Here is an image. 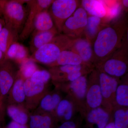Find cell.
Here are the masks:
<instances>
[{
	"mask_svg": "<svg viewBox=\"0 0 128 128\" xmlns=\"http://www.w3.org/2000/svg\"><path fill=\"white\" fill-rule=\"evenodd\" d=\"M86 99L89 106L92 108H96L100 105L102 95L100 86L98 85L92 86L88 92Z\"/></svg>",
	"mask_w": 128,
	"mask_h": 128,
	"instance_id": "24",
	"label": "cell"
},
{
	"mask_svg": "<svg viewBox=\"0 0 128 128\" xmlns=\"http://www.w3.org/2000/svg\"><path fill=\"white\" fill-rule=\"evenodd\" d=\"M82 59L77 54L68 49L63 50L54 63L50 66H56L66 65H80Z\"/></svg>",
	"mask_w": 128,
	"mask_h": 128,
	"instance_id": "18",
	"label": "cell"
},
{
	"mask_svg": "<svg viewBox=\"0 0 128 128\" xmlns=\"http://www.w3.org/2000/svg\"><path fill=\"white\" fill-rule=\"evenodd\" d=\"M58 128H76V125L73 122L68 121L63 123Z\"/></svg>",
	"mask_w": 128,
	"mask_h": 128,
	"instance_id": "33",
	"label": "cell"
},
{
	"mask_svg": "<svg viewBox=\"0 0 128 128\" xmlns=\"http://www.w3.org/2000/svg\"><path fill=\"white\" fill-rule=\"evenodd\" d=\"M102 18L90 16H88L87 25L84 33L86 38L92 43V41L96 38L98 32L102 27Z\"/></svg>",
	"mask_w": 128,
	"mask_h": 128,
	"instance_id": "22",
	"label": "cell"
},
{
	"mask_svg": "<svg viewBox=\"0 0 128 128\" xmlns=\"http://www.w3.org/2000/svg\"><path fill=\"white\" fill-rule=\"evenodd\" d=\"M25 80L18 70L16 80L8 95L9 104L25 106L26 97L24 88Z\"/></svg>",
	"mask_w": 128,
	"mask_h": 128,
	"instance_id": "10",
	"label": "cell"
},
{
	"mask_svg": "<svg viewBox=\"0 0 128 128\" xmlns=\"http://www.w3.org/2000/svg\"><path fill=\"white\" fill-rule=\"evenodd\" d=\"M46 84L34 81L30 78L25 80L24 83L25 97V107L27 109L37 107L44 94Z\"/></svg>",
	"mask_w": 128,
	"mask_h": 128,
	"instance_id": "8",
	"label": "cell"
},
{
	"mask_svg": "<svg viewBox=\"0 0 128 128\" xmlns=\"http://www.w3.org/2000/svg\"><path fill=\"white\" fill-rule=\"evenodd\" d=\"M48 9L42 11L37 16L34 22V29L32 34L38 32L48 31L55 28Z\"/></svg>",
	"mask_w": 128,
	"mask_h": 128,
	"instance_id": "13",
	"label": "cell"
},
{
	"mask_svg": "<svg viewBox=\"0 0 128 128\" xmlns=\"http://www.w3.org/2000/svg\"><path fill=\"white\" fill-rule=\"evenodd\" d=\"M6 25L2 14H0V32Z\"/></svg>",
	"mask_w": 128,
	"mask_h": 128,
	"instance_id": "34",
	"label": "cell"
},
{
	"mask_svg": "<svg viewBox=\"0 0 128 128\" xmlns=\"http://www.w3.org/2000/svg\"><path fill=\"white\" fill-rule=\"evenodd\" d=\"M18 70L10 60L4 59L0 64V96L2 102L8 96Z\"/></svg>",
	"mask_w": 128,
	"mask_h": 128,
	"instance_id": "7",
	"label": "cell"
},
{
	"mask_svg": "<svg viewBox=\"0 0 128 128\" xmlns=\"http://www.w3.org/2000/svg\"><path fill=\"white\" fill-rule=\"evenodd\" d=\"M29 128H52V118L44 112L36 111L29 116Z\"/></svg>",
	"mask_w": 128,
	"mask_h": 128,
	"instance_id": "19",
	"label": "cell"
},
{
	"mask_svg": "<svg viewBox=\"0 0 128 128\" xmlns=\"http://www.w3.org/2000/svg\"><path fill=\"white\" fill-rule=\"evenodd\" d=\"M26 0H0V9L6 25L19 34L27 15L24 4Z\"/></svg>",
	"mask_w": 128,
	"mask_h": 128,
	"instance_id": "3",
	"label": "cell"
},
{
	"mask_svg": "<svg viewBox=\"0 0 128 128\" xmlns=\"http://www.w3.org/2000/svg\"><path fill=\"white\" fill-rule=\"evenodd\" d=\"M70 87L78 97L83 98L86 93L87 89L86 78L84 76H81L76 80L72 82Z\"/></svg>",
	"mask_w": 128,
	"mask_h": 128,
	"instance_id": "25",
	"label": "cell"
},
{
	"mask_svg": "<svg viewBox=\"0 0 128 128\" xmlns=\"http://www.w3.org/2000/svg\"><path fill=\"white\" fill-rule=\"evenodd\" d=\"M77 6L75 0H54L49 12L58 32H62L65 22L75 11Z\"/></svg>",
	"mask_w": 128,
	"mask_h": 128,
	"instance_id": "4",
	"label": "cell"
},
{
	"mask_svg": "<svg viewBox=\"0 0 128 128\" xmlns=\"http://www.w3.org/2000/svg\"><path fill=\"white\" fill-rule=\"evenodd\" d=\"M49 71L46 70H38L31 76L30 79L34 81L42 82L46 84L51 78Z\"/></svg>",
	"mask_w": 128,
	"mask_h": 128,
	"instance_id": "31",
	"label": "cell"
},
{
	"mask_svg": "<svg viewBox=\"0 0 128 128\" xmlns=\"http://www.w3.org/2000/svg\"><path fill=\"white\" fill-rule=\"evenodd\" d=\"M99 78L102 95L105 98H108L113 92L116 91L118 82L114 78L105 73H100Z\"/></svg>",
	"mask_w": 128,
	"mask_h": 128,
	"instance_id": "20",
	"label": "cell"
},
{
	"mask_svg": "<svg viewBox=\"0 0 128 128\" xmlns=\"http://www.w3.org/2000/svg\"><path fill=\"white\" fill-rule=\"evenodd\" d=\"M68 50L80 56L85 63L89 62L94 57L92 43L86 38L72 40Z\"/></svg>",
	"mask_w": 128,
	"mask_h": 128,
	"instance_id": "9",
	"label": "cell"
},
{
	"mask_svg": "<svg viewBox=\"0 0 128 128\" xmlns=\"http://www.w3.org/2000/svg\"><path fill=\"white\" fill-rule=\"evenodd\" d=\"M38 70L36 62L29 57L21 64L19 71L24 78L26 80L31 78L33 74Z\"/></svg>",
	"mask_w": 128,
	"mask_h": 128,
	"instance_id": "26",
	"label": "cell"
},
{
	"mask_svg": "<svg viewBox=\"0 0 128 128\" xmlns=\"http://www.w3.org/2000/svg\"><path fill=\"white\" fill-rule=\"evenodd\" d=\"M122 4L123 5L124 7L128 8V0H124L122 2Z\"/></svg>",
	"mask_w": 128,
	"mask_h": 128,
	"instance_id": "37",
	"label": "cell"
},
{
	"mask_svg": "<svg viewBox=\"0 0 128 128\" xmlns=\"http://www.w3.org/2000/svg\"><path fill=\"white\" fill-rule=\"evenodd\" d=\"M25 108L22 105L9 104L6 111L8 116L12 121L26 125L29 121V116Z\"/></svg>",
	"mask_w": 128,
	"mask_h": 128,
	"instance_id": "17",
	"label": "cell"
},
{
	"mask_svg": "<svg viewBox=\"0 0 128 128\" xmlns=\"http://www.w3.org/2000/svg\"><path fill=\"white\" fill-rule=\"evenodd\" d=\"M4 55L0 49V64L4 59Z\"/></svg>",
	"mask_w": 128,
	"mask_h": 128,
	"instance_id": "35",
	"label": "cell"
},
{
	"mask_svg": "<svg viewBox=\"0 0 128 128\" xmlns=\"http://www.w3.org/2000/svg\"><path fill=\"white\" fill-rule=\"evenodd\" d=\"M82 5L87 14L91 16L102 18L106 14V10L102 1L83 0L82 1Z\"/></svg>",
	"mask_w": 128,
	"mask_h": 128,
	"instance_id": "15",
	"label": "cell"
},
{
	"mask_svg": "<svg viewBox=\"0 0 128 128\" xmlns=\"http://www.w3.org/2000/svg\"><path fill=\"white\" fill-rule=\"evenodd\" d=\"M56 112L59 117H63L66 121H69L73 114L72 104L68 100H62L58 104Z\"/></svg>",
	"mask_w": 128,
	"mask_h": 128,
	"instance_id": "27",
	"label": "cell"
},
{
	"mask_svg": "<svg viewBox=\"0 0 128 128\" xmlns=\"http://www.w3.org/2000/svg\"><path fill=\"white\" fill-rule=\"evenodd\" d=\"M88 16L82 7L77 8L65 22L62 32L72 39L81 38L87 25Z\"/></svg>",
	"mask_w": 128,
	"mask_h": 128,
	"instance_id": "5",
	"label": "cell"
},
{
	"mask_svg": "<svg viewBox=\"0 0 128 128\" xmlns=\"http://www.w3.org/2000/svg\"><path fill=\"white\" fill-rule=\"evenodd\" d=\"M2 105H3V102H2L0 96V106L3 107Z\"/></svg>",
	"mask_w": 128,
	"mask_h": 128,
	"instance_id": "39",
	"label": "cell"
},
{
	"mask_svg": "<svg viewBox=\"0 0 128 128\" xmlns=\"http://www.w3.org/2000/svg\"><path fill=\"white\" fill-rule=\"evenodd\" d=\"M125 31L124 24L120 22L102 26L92 47L94 57L104 60L112 56L121 46Z\"/></svg>",
	"mask_w": 128,
	"mask_h": 128,
	"instance_id": "1",
	"label": "cell"
},
{
	"mask_svg": "<svg viewBox=\"0 0 128 128\" xmlns=\"http://www.w3.org/2000/svg\"><path fill=\"white\" fill-rule=\"evenodd\" d=\"M105 128H116L114 126V123H110L107 124Z\"/></svg>",
	"mask_w": 128,
	"mask_h": 128,
	"instance_id": "36",
	"label": "cell"
},
{
	"mask_svg": "<svg viewBox=\"0 0 128 128\" xmlns=\"http://www.w3.org/2000/svg\"><path fill=\"white\" fill-rule=\"evenodd\" d=\"M0 107H2V106H0Z\"/></svg>",
	"mask_w": 128,
	"mask_h": 128,
	"instance_id": "41",
	"label": "cell"
},
{
	"mask_svg": "<svg viewBox=\"0 0 128 128\" xmlns=\"http://www.w3.org/2000/svg\"><path fill=\"white\" fill-rule=\"evenodd\" d=\"M104 69L108 75L119 77L126 73L127 65L124 61L119 58H112L105 62Z\"/></svg>",
	"mask_w": 128,
	"mask_h": 128,
	"instance_id": "16",
	"label": "cell"
},
{
	"mask_svg": "<svg viewBox=\"0 0 128 128\" xmlns=\"http://www.w3.org/2000/svg\"><path fill=\"white\" fill-rule=\"evenodd\" d=\"M116 100L119 105L128 106V86L127 85H121L117 87Z\"/></svg>",
	"mask_w": 128,
	"mask_h": 128,
	"instance_id": "29",
	"label": "cell"
},
{
	"mask_svg": "<svg viewBox=\"0 0 128 128\" xmlns=\"http://www.w3.org/2000/svg\"><path fill=\"white\" fill-rule=\"evenodd\" d=\"M6 128H28V127L26 124H20L12 121L8 124Z\"/></svg>",
	"mask_w": 128,
	"mask_h": 128,
	"instance_id": "32",
	"label": "cell"
},
{
	"mask_svg": "<svg viewBox=\"0 0 128 128\" xmlns=\"http://www.w3.org/2000/svg\"><path fill=\"white\" fill-rule=\"evenodd\" d=\"M61 101V97L58 94H45L40 102L38 106L40 112H48L52 111L57 108Z\"/></svg>",
	"mask_w": 128,
	"mask_h": 128,
	"instance_id": "21",
	"label": "cell"
},
{
	"mask_svg": "<svg viewBox=\"0 0 128 128\" xmlns=\"http://www.w3.org/2000/svg\"><path fill=\"white\" fill-rule=\"evenodd\" d=\"M29 57L27 48L16 42L12 44L8 48L5 59L14 61L21 64Z\"/></svg>",
	"mask_w": 128,
	"mask_h": 128,
	"instance_id": "12",
	"label": "cell"
},
{
	"mask_svg": "<svg viewBox=\"0 0 128 128\" xmlns=\"http://www.w3.org/2000/svg\"><path fill=\"white\" fill-rule=\"evenodd\" d=\"M72 40L64 34H58L32 54L30 58L35 62L50 66L56 61L63 50L68 49Z\"/></svg>",
	"mask_w": 128,
	"mask_h": 128,
	"instance_id": "2",
	"label": "cell"
},
{
	"mask_svg": "<svg viewBox=\"0 0 128 128\" xmlns=\"http://www.w3.org/2000/svg\"><path fill=\"white\" fill-rule=\"evenodd\" d=\"M87 118L89 122L96 124L98 128H105L107 124L109 116L103 109L98 108L89 112Z\"/></svg>",
	"mask_w": 128,
	"mask_h": 128,
	"instance_id": "23",
	"label": "cell"
},
{
	"mask_svg": "<svg viewBox=\"0 0 128 128\" xmlns=\"http://www.w3.org/2000/svg\"><path fill=\"white\" fill-rule=\"evenodd\" d=\"M58 34L56 28L48 31L38 32L32 34L30 49L32 54L44 44L50 42Z\"/></svg>",
	"mask_w": 128,
	"mask_h": 128,
	"instance_id": "11",
	"label": "cell"
},
{
	"mask_svg": "<svg viewBox=\"0 0 128 128\" xmlns=\"http://www.w3.org/2000/svg\"><path fill=\"white\" fill-rule=\"evenodd\" d=\"M18 37V32L5 25L0 32V49L4 57L10 46L17 42Z\"/></svg>",
	"mask_w": 128,
	"mask_h": 128,
	"instance_id": "14",
	"label": "cell"
},
{
	"mask_svg": "<svg viewBox=\"0 0 128 128\" xmlns=\"http://www.w3.org/2000/svg\"><path fill=\"white\" fill-rule=\"evenodd\" d=\"M104 5L106 10V14L105 17L109 20L118 16L120 13L122 9L121 2H115L113 4L110 5V6H107Z\"/></svg>",
	"mask_w": 128,
	"mask_h": 128,
	"instance_id": "30",
	"label": "cell"
},
{
	"mask_svg": "<svg viewBox=\"0 0 128 128\" xmlns=\"http://www.w3.org/2000/svg\"><path fill=\"white\" fill-rule=\"evenodd\" d=\"M53 1L52 0H26L25 3L27 4L29 10L23 28L19 36L21 40H25L32 34L37 16L42 11L48 9Z\"/></svg>",
	"mask_w": 128,
	"mask_h": 128,
	"instance_id": "6",
	"label": "cell"
},
{
	"mask_svg": "<svg viewBox=\"0 0 128 128\" xmlns=\"http://www.w3.org/2000/svg\"><path fill=\"white\" fill-rule=\"evenodd\" d=\"M2 14V13L0 9V14Z\"/></svg>",
	"mask_w": 128,
	"mask_h": 128,
	"instance_id": "40",
	"label": "cell"
},
{
	"mask_svg": "<svg viewBox=\"0 0 128 128\" xmlns=\"http://www.w3.org/2000/svg\"><path fill=\"white\" fill-rule=\"evenodd\" d=\"M2 108L3 107H0V121L2 118Z\"/></svg>",
	"mask_w": 128,
	"mask_h": 128,
	"instance_id": "38",
	"label": "cell"
},
{
	"mask_svg": "<svg viewBox=\"0 0 128 128\" xmlns=\"http://www.w3.org/2000/svg\"><path fill=\"white\" fill-rule=\"evenodd\" d=\"M128 111L122 109L117 110L114 114V126L116 128H128Z\"/></svg>",
	"mask_w": 128,
	"mask_h": 128,
	"instance_id": "28",
	"label": "cell"
}]
</instances>
